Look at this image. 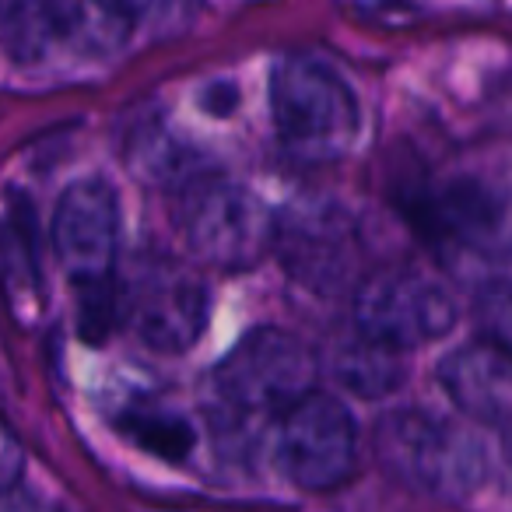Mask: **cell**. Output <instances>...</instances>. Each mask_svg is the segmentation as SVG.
Listing matches in <instances>:
<instances>
[{
	"label": "cell",
	"instance_id": "obj_5",
	"mask_svg": "<svg viewBox=\"0 0 512 512\" xmlns=\"http://www.w3.org/2000/svg\"><path fill=\"white\" fill-rule=\"evenodd\" d=\"M320 362L295 334L256 327L228 348L214 369L218 397L242 414H288L316 393Z\"/></svg>",
	"mask_w": 512,
	"mask_h": 512
},
{
	"label": "cell",
	"instance_id": "obj_13",
	"mask_svg": "<svg viewBox=\"0 0 512 512\" xmlns=\"http://www.w3.org/2000/svg\"><path fill=\"white\" fill-rule=\"evenodd\" d=\"M334 376L341 386H348L358 397H383L397 390L407 376V365L400 351H390L383 344L369 341L355 330V337L334 351Z\"/></svg>",
	"mask_w": 512,
	"mask_h": 512
},
{
	"label": "cell",
	"instance_id": "obj_7",
	"mask_svg": "<svg viewBox=\"0 0 512 512\" xmlns=\"http://www.w3.org/2000/svg\"><path fill=\"white\" fill-rule=\"evenodd\" d=\"M211 292L197 271L172 256H144L120 278V323L148 348L179 355L200 341Z\"/></svg>",
	"mask_w": 512,
	"mask_h": 512
},
{
	"label": "cell",
	"instance_id": "obj_1",
	"mask_svg": "<svg viewBox=\"0 0 512 512\" xmlns=\"http://www.w3.org/2000/svg\"><path fill=\"white\" fill-rule=\"evenodd\" d=\"M376 456L393 481L421 495L463 502L488 481V449L467 428L428 411H390L376 425Z\"/></svg>",
	"mask_w": 512,
	"mask_h": 512
},
{
	"label": "cell",
	"instance_id": "obj_16",
	"mask_svg": "<svg viewBox=\"0 0 512 512\" xmlns=\"http://www.w3.org/2000/svg\"><path fill=\"white\" fill-rule=\"evenodd\" d=\"M25 463H29V456H25L22 439H18L8 421L0 418V491H11L22 484Z\"/></svg>",
	"mask_w": 512,
	"mask_h": 512
},
{
	"label": "cell",
	"instance_id": "obj_12",
	"mask_svg": "<svg viewBox=\"0 0 512 512\" xmlns=\"http://www.w3.org/2000/svg\"><path fill=\"white\" fill-rule=\"evenodd\" d=\"M439 383L467 418L512 432V355L491 341H470L439 362Z\"/></svg>",
	"mask_w": 512,
	"mask_h": 512
},
{
	"label": "cell",
	"instance_id": "obj_9",
	"mask_svg": "<svg viewBox=\"0 0 512 512\" xmlns=\"http://www.w3.org/2000/svg\"><path fill=\"white\" fill-rule=\"evenodd\" d=\"M278 463L292 484L330 491L351 481L358 467V428L351 411L330 393H309L281 414Z\"/></svg>",
	"mask_w": 512,
	"mask_h": 512
},
{
	"label": "cell",
	"instance_id": "obj_11",
	"mask_svg": "<svg viewBox=\"0 0 512 512\" xmlns=\"http://www.w3.org/2000/svg\"><path fill=\"white\" fill-rule=\"evenodd\" d=\"M53 249L67 278L88 288L109 285L116 278L120 249V200L102 179H81L67 186L53 211Z\"/></svg>",
	"mask_w": 512,
	"mask_h": 512
},
{
	"label": "cell",
	"instance_id": "obj_3",
	"mask_svg": "<svg viewBox=\"0 0 512 512\" xmlns=\"http://www.w3.org/2000/svg\"><path fill=\"white\" fill-rule=\"evenodd\" d=\"M271 116L278 141L299 162H334L355 144L362 127V109L348 81L306 53L274 67Z\"/></svg>",
	"mask_w": 512,
	"mask_h": 512
},
{
	"label": "cell",
	"instance_id": "obj_14",
	"mask_svg": "<svg viewBox=\"0 0 512 512\" xmlns=\"http://www.w3.org/2000/svg\"><path fill=\"white\" fill-rule=\"evenodd\" d=\"M120 428L130 442L151 456H162L169 463H179L190 456L193 449V425L183 414L162 411V407H134L120 418Z\"/></svg>",
	"mask_w": 512,
	"mask_h": 512
},
{
	"label": "cell",
	"instance_id": "obj_8",
	"mask_svg": "<svg viewBox=\"0 0 512 512\" xmlns=\"http://www.w3.org/2000/svg\"><path fill=\"white\" fill-rule=\"evenodd\" d=\"M456 302L414 267H379L355 288V330L390 351H411L453 330Z\"/></svg>",
	"mask_w": 512,
	"mask_h": 512
},
{
	"label": "cell",
	"instance_id": "obj_2",
	"mask_svg": "<svg viewBox=\"0 0 512 512\" xmlns=\"http://www.w3.org/2000/svg\"><path fill=\"white\" fill-rule=\"evenodd\" d=\"M176 225L197 260L218 271H246L274 249L278 214L239 179L193 169L176 186Z\"/></svg>",
	"mask_w": 512,
	"mask_h": 512
},
{
	"label": "cell",
	"instance_id": "obj_6",
	"mask_svg": "<svg viewBox=\"0 0 512 512\" xmlns=\"http://www.w3.org/2000/svg\"><path fill=\"white\" fill-rule=\"evenodd\" d=\"M134 29L123 4H0V39L18 64L95 60L120 50Z\"/></svg>",
	"mask_w": 512,
	"mask_h": 512
},
{
	"label": "cell",
	"instance_id": "obj_10",
	"mask_svg": "<svg viewBox=\"0 0 512 512\" xmlns=\"http://www.w3.org/2000/svg\"><path fill=\"white\" fill-rule=\"evenodd\" d=\"M274 253L299 285L334 295L358 271V228L330 200H295L278 214Z\"/></svg>",
	"mask_w": 512,
	"mask_h": 512
},
{
	"label": "cell",
	"instance_id": "obj_15",
	"mask_svg": "<svg viewBox=\"0 0 512 512\" xmlns=\"http://www.w3.org/2000/svg\"><path fill=\"white\" fill-rule=\"evenodd\" d=\"M477 323L484 330V341L512 355V281H491L477 295Z\"/></svg>",
	"mask_w": 512,
	"mask_h": 512
},
{
	"label": "cell",
	"instance_id": "obj_4",
	"mask_svg": "<svg viewBox=\"0 0 512 512\" xmlns=\"http://www.w3.org/2000/svg\"><path fill=\"white\" fill-rule=\"evenodd\" d=\"M407 218L435 249L481 264L512 256V193L484 176H456L407 193Z\"/></svg>",
	"mask_w": 512,
	"mask_h": 512
},
{
	"label": "cell",
	"instance_id": "obj_17",
	"mask_svg": "<svg viewBox=\"0 0 512 512\" xmlns=\"http://www.w3.org/2000/svg\"><path fill=\"white\" fill-rule=\"evenodd\" d=\"M0 512H60V509L18 484V488H11V491H0Z\"/></svg>",
	"mask_w": 512,
	"mask_h": 512
}]
</instances>
